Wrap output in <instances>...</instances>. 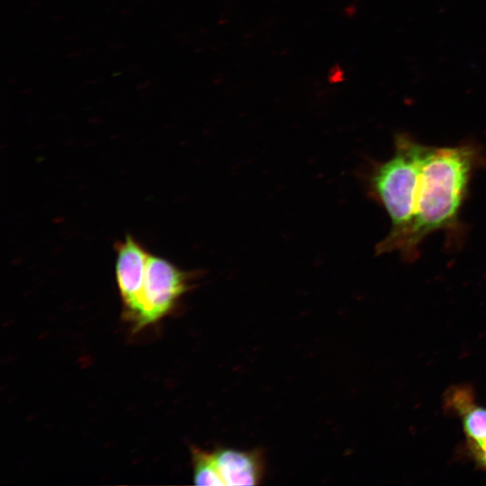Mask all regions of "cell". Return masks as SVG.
Here are the masks:
<instances>
[{
	"mask_svg": "<svg viewBox=\"0 0 486 486\" xmlns=\"http://www.w3.org/2000/svg\"><path fill=\"white\" fill-rule=\"evenodd\" d=\"M211 457L220 485L245 486L261 482L265 473L262 451L217 448Z\"/></svg>",
	"mask_w": 486,
	"mask_h": 486,
	"instance_id": "5b68a950",
	"label": "cell"
},
{
	"mask_svg": "<svg viewBox=\"0 0 486 486\" xmlns=\"http://www.w3.org/2000/svg\"><path fill=\"white\" fill-rule=\"evenodd\" d=\"M427 145L410 134L394 135V152L385 161L370 160L360 170L369 198L388 213L391 229L375 247L376 255L399 250L413 221L415 193Z\"/></svg>",
	"mask_w": 486,
	"mask_h": 486,
	"instance_id": "7a4b0ae2",
	"label": "cell"
},
{
	"mask_svg": "<svg viewBox=\"0 0 486 486\" xmlns=\"http://www.w3.org/2000/svg\"><path fill=\"white\" fill-rule=\"evenodd\" d=\"M486 163V154L477 142L465 141L453 147L427 146L414 202L411 227L398 252L408 261L418 256L422 241L430 234L444 231L460 240L464 227L461 208L467 197L471 179Z\"/></svg>",
	"mask_w": 486,
	"mask_h": 486,
	"instance_id": "6da1fadb",
	"label": "cell"
},
{
	"mask_svg": "<svg viewBox=\"0 0 486 486\" xmlns=\"http://www.w3.org/2000/svg\"><path fill=\"white\" fill-rule=\"evenodd\" d=\"M479 449V458L482 465L486 468V444L477 447Z\"/></svg>",
	"mask_w": 486,
	"mask_h": 486,
	"instance_id": "ba28073f",
	"label": "cell"
},
{
	"mask_svg": "<svg viewBox=\"0 0 486 486\" xmlns=\"http://www.w3.org/2000/svg\"><path fill=\"white\" fill-rule=\"evenodd\" d=\"M115 278L123 316L130 320L137 310L144 285L149 252L132 235L114 243Z\"/></svg>",
	"mask_w": 486,
	"mask_h": 486,
	"instance_id": "277c9868",
	"label": "cell"
},
{
	"mask_svg": "<svg viewBox=\"0 0 486 486\" xmlns=\"http://www.w3.org/2000/svg\"><path fill=\"white\" fill-rule=\"evenodd\" d=\"M201 271H185L169 260L149 253L144 285L136 312L130 320L138 331L169 314L194 288Z\"/></svg>",
	"mask_w": 486,
	"mask_h": 486,
	"instance_id": "3957f363",
	"label": "cell"
},
{
	"mask_svg": "<svg viewBox=\"0 0 486 486\" xmlns=\"http://www.w3.org/2000/svg\"><path fill=\"white\" fill-rule=\"evenodd\" d=\"M462 414L464 431L476 447L486 444V409L470 406Z\"/></svg>",
	"mask_w": 486,
	"mask_h": 486,
	"instance_id": "52a82bcc",
	"label": "cell"
},
{
	"mask_svg": "<svg viewBox=\"0 0 486 486\" xmlns=\"http://www.w3.org/2000/svg\"><path fill=\"white\" fill-rule=\"evenodd\" d=\"M194 465V483L196 485L219 486L220 482L215 473L211 452L194 446L191 450Z\"/></svg>",
	"mask_w": 486,
	"mask_h": 486,
	"instance_id": "8992f818",
	"label": "cell"
}]
</instances>
